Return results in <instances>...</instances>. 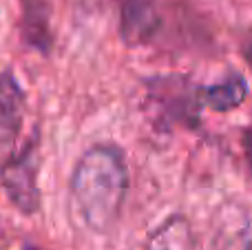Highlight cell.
<instances>
[{"instance_id": "obj_4", "label": "cell", "mask_w": 252, "mask_h": 250, "mask_svg": "<svg viewBox=\"0 0 252 250\" xmlns=\"http://www.w3.org/2000/svg\"><path fill=\"white\" fill-rule=\"evenodd\" d=\"M164 29V13L157 0H120V35L128 47H144Z\"/></svg>"}, {"instance_id": "obj_11", "label": "cell", "mask_w": 252, "mask_h": 250, "mask_svg": "<svg viewBox=\"0 0 252 250\" xmlns=\"http://www.w3.org/2000/svg\"><path fill=\"white\" fill-rule=\"evenodd\" d=\"M244 60H246V64L252 69V40L246 42V47H244Z\"/></svg>"}, {"instance_id": "obj_8", "label": "cell", "mask_w": 252, "mask_h": 250, "mask_svg": "<svg viewBox=\"0 0 252 250\" xmlns=\"http://www.w3.org/2000/svg\"><path fill=\"white\" fill-rule=\"evenodd\" d=\"M246 97H248V82L239 73H230L223 82L201 87V104L217 113L237 109L246 102Z\"/></svg>"}, {"instance_id": "obj_12", "label": "cell", "mask_w": 252, "mask_h": 250, "mask_svg": "<svg viewBox=\"0 0 252 250\" xmlns=\"http://www.w3.org/2000/svg\"><path fill=\"white\" fill-rule=\"evenodd\" d=\"M27 250H38V248H27Z\"/></svg>"}, {"instance_id": "obj_3", "label": "cell", "mask_w": 252, "mask_h": 250, "mask_svg": "<svg viewBox=\"0 0 252 250\" xmlns=\"http://www.w3.org/2000/svg\"><path fill=\"white\" fill-rule=\"evenodd\" d=\"M40 137L31 133V137L16 149L0 164V186L9 202L22 215H35L40 211Z\"/></svg>"}, {"instance_id": "obj_5", "label": "cell", "mask_w": 252, "mask_h": 250, "mask_svg": "<svg viewBox=\"0 0 252 250\" xmlns=\"http://www.w3.org/2000/svg\"><path fill=\"white\" fill-rule=\"evenodd\" d=\"M18 33L29 49L49 56L53 49L51 4L47 0H20Z\"/></svg>"}, {"instance_id": "obj_1", "label": "cell", "mask_w": 252, "mask_h": 250, "mask_svg": "<svg viewBox=\"0 0 252 250\" xmlns=\"http://www.w3.org/2000/svg\"><path fill=\"white\" fill-rule=\"evenodd\" d=\"M80 219L93 233H109L128 193V166L115 144H93L80 155L69 182Z\"/></svg>"}, {"instance_id": "obj_6", "label": "cell", "mask_w": 252, "mask_h": 250, "mask_svg": "<svg viewBox=\"0 0 252 250\" xmlns=\"http://www.w3.org/2000/svg\"><path fill=\"white\" fill-rule=\"evenodd\" d=\"M27 111V93L13 71L0 73V146L11 144L18 137Z\"/></svg>"}, {"instance_id": "obj_2", "label": "cell", "mask_w": 252, "mask_h": 250, "mask_svg": "<svg viewBox=\"0 0 252 250\" xmlns=\"http://www.w3.org/2000/svg\"><path fill=\"white\" fill-rule=\"evenodd\" d=\"M146 104L159 128H195L201 113V87L184 75H157L146 82Z\"/></svg>"}, {"instance_id": "obj_9", "label": "cell", "mask_w": 252, "mask_h": 250, "mask_svg": "<svg viewBox=\"0 0 252 250\" xmlns=\"http://www.w3.org/2000/svg\"><path fill=\"white\" fill-rule=\"evenodd\" d=\"M192 228L186 217L173 215L146 239V250H192Z\"/></svg>"}, {"instance_id": "obj_10", "label": "cell", "mask_w": 252, "mask_h": 250, "mask_svg": "<svg viewBox=\"0 0 252 250\" xmlns=\"http://www.w3.org/2000/svg\"><path fill=\"white\" fill-rule=\"evenodd\" d=\"M241 146H244L246 159H248V164H250V171H252V126L244 128V133H241Z\"/></svg>"}, {"instance_id": "obj_7", "label": "cell", "mask_w": 252, "mask_h": 250, "mask_svg": "<svg viewBox=\"0 0 252 250\" xmlns=\"http://www.w3.org/2000/svg\"><path fill=\"white\" fill-rule=\"evenodd\" d=\"M208 250H252V224L241 204L228 202L221 211Z\"/></svg>"}]
</instances>
